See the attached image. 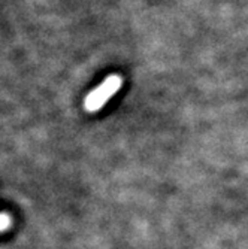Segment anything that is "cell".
<instances>
[{
    "label": "cell",
    "mask_w": 248,
    "mask_h": 249,
    "mask_svg": "<svg viewBox=\"0 0 248 249\" xmlns=\"http://www.w3.org/2000/svg\"><path fill=\"white\" fill-rule=\"evenodd\" d=\"M123 84V78L120 75L108 76L97 88H95L84 100V109L87 112H97L103 107V105L114 96Z\"/></svg>",
    "instance_id": "6da1fadb"
}]
</instances>
